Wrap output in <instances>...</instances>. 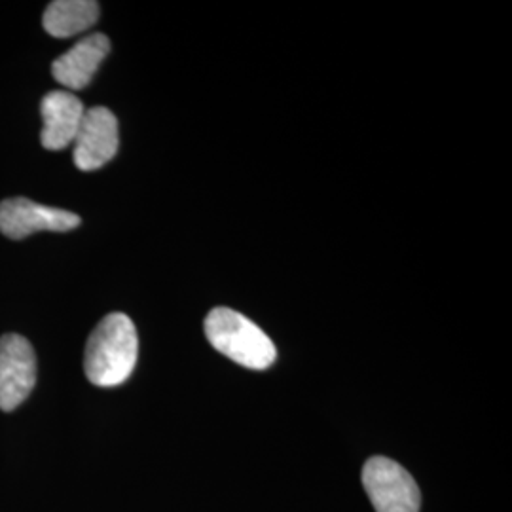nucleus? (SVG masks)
Segmentation results:
<instances>
[{
    "label": "nucleus",
    "mask_w": 512,
    "mask_h": 512,
    "mask_svg": "<svg viewBox=\"0 0 512 512\" xmlns=\"http://www.w3.org/2000/svg\"><path fill=\"white\" fill-rule=\"evenodd\" d=\"M73 145L74 165L80 171H95L109 164L120 145L116 116L105 107L86 110Z\"/></svg>",
    "instance_id": "6"
},
{
    "label": "nucleus",
    "mask_w": 512,
    "mask_h": 512,
    "mask_svg": "<svg viewBox=\"0 0 512 512\" xmlns=\"http://www.w3.org/2000/svg\"><path fill=\"white\" fill-rule=\"evenodd\" d=\"M80 217L71 211L12 198L0 202V232L10 239H23L35 232H69L80 226Z\"/></svg>",
    "instance_id": "5"
},
{
    "label": "nucleus",
    "mask_w": 512,
    "mask_h": 512,
    "mask_svg": "<svg viewBox=\"0 0 512 512\" xmlns=\"http://www.w3.org/2000/svg\"><path fill=\"white\" fill-rule=\"evenodd\" d=\"M44 129H42V147L48 150H63L73 145L76 133L84 118L82 101L71 92H50L40 105Z\"/></svg>",
    "instance_id": "7"
},
{
    "label": "nucleus",
    "mask_w": 512,
    "mask_h": 512,
    "mask_svg": "<svg viewBox=\"0 0 512 512\" xmlns=\"http://www.w3.org/2000/svg\"><path fill=\"white\" fill-rule=\"evenodd\" d=\"M37 384V355L19 334L0 338V410L12 412Z\"/></svg>",
    "instance_id": "4"
},
{
    "label": "nucleus",
    "mask_w": 512,
    "mask_h": 512,
    "mask_svg": "<svg viewBox=\"0 0 512 512\" xmlns=\"http://www.w3.org/2000/svg\"><path fill=\"white\" fill-rule=\"evenodd\" d=\"M205 336L213 348L245 368L266 370L275 363L277 349L270 336L238 311H209L205 317Z\"/></svg>",
    "instance_id": "2"
},
{
    "label": "nucleus",
    "mask_w": 512,
    "mask_h": 512,
    "mask_svg": "<svg viewBox=\"0 0 512 512\" xmlns=\"http://www.w3.org/2000/svg\"><path fill=\"white\" fill-rule=\"evenodd\" d=\"M363 486L376 512H420L416 480L393 459H368L363 467Z\"/></svg>",
    "instance_id": "3"
},
{
    "label": "nucleus",
    "mask_w": 512,
    "mask_h": 512,
    "mask_svg": "<svg viewBox=\"0 0 512 512\" xmlns=\"http://www.w3.org/2000/svg\"><path fill=\"white\" fill-rule=\"evenodd\" d=\"M139 338L126 313H110L93 329L86 355V376L97 387L122 385L137 365Z\"/></svg>",
    "instance_id": "1"
},
{
    "label": "nucleus",
    "mask_w": 512,
    "mask_h": 512,
    "mask_svg": "<svg viewBox=\"0 0 512 512\" xmlns=\"http://www.w3.org/2000/svg\"><path fill=\"white\" fill-rule=\"evenodd\" d=\"M109 38L101 33L82 38L67 54L57 57L52 65L55 80L69 90H84L109 55Z\"/></svg>",
    "instance_id": "8"
},
{
    "label": "nucleus",
    "mask_w": 512,
    "mask_h": 512,
    "mask_svg": "<svg viewBox=\"0 0 512 512\" xmlns=\"http://www.w3.org/2000/svg\"><path fill=\"white\" fill-rule=\"evenodd\" d=\"M99 18V4L93 0H55L42 18L44 31L55 38H69L92 29Z\"/></svg>",
    "instance_id": "9"
}]
</instances>
